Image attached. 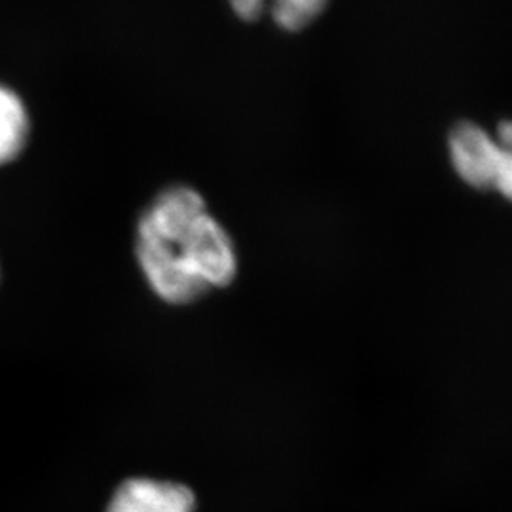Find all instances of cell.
<instances>
[{
  "mask_svg": "<svg viewBox=\"0 0 512 512\" xmlns=\"http://www.w3.org/2000/svg\"><path fill=\"white\" fill-rule=\"evenodd\" d=\"M243 21H256L270 14L281 29L300 31L317 18L329 0H228Z\"/></svg>",
  "mask_w": 512,
  "mask_h": 512,
  "instance_id": "277c9868",
  "label": "cell"
},
{
  "mask_svg": "<svg viewBox=\"0 0 512 512\" xmlns=\"http://www.w3.org/2000/svg\"><path fill=\"white\" fill-rule=\"evenodd\" d=\"M448 147L461 181L476 190H495L512 202V122H501L495 137L476 124L461 122L452 129Z\"/></svg>",
  "mask_w": 512,
  "mask_h": 512,
  "instance_id": "7a4b0ae2",
  "label": "cell"
},
{
  "mask_svg": "<svg viewBox=\"0 0 512 512\" xmlns=\"http://www.w3.org/2000/svg\"><path fill=\"white\" fill-rule=\"evenodd\" d=\"M31 135V116L23 99L0 84V165L16 162Z\"/></svg>",
  "mask_w": 512,
  "mask_h": 512,
  "instance_id": "5b68a950",
  "label": "cell"
},
{
  "mask_svg": "<svg viewBox=\"0 0 512 512\" xmlns=\"http://www.w3.org/2000/svg\"><path fill=\"white\" fill-rule=\"evenodd\" d=\"M194 509L196 499L186 486L133 478L116 490L107 512H194Z\"/></svg>",
  "mask_w": 512,
  "mask_h": 512,
  "instance_id": "3957f363",
  "label": "cell"
},
{
  "mask_svg": "<svg viewBox=\"0 0 512 512\" xmlns=\"http://www.w3.org/2000/svg\"><path fill=\"white\" fill-rule=\"evenodd\" d=\"M135 258L152 293L173 306L224 289L238 275L234 241L202 194L186 184L160 190L143 209Z\"/></svg>",
  "mask_w": 512,
  "mask_h": 512,
  "instance_id": "6da1fadb",
  "label": "cell"
}]
</instances>
